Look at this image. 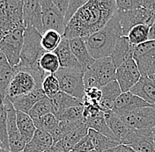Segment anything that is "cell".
I'll list each match as a JSON object with an SVG mask.
<instances>
[{"label":"cell","mask_w":155,"mask_h":152,"mask_svg":"<svg viewBox=\"0 0 155 152\" xmlns=\"http://www.w3.org/2000/svg\"><path fill=\"white\" fill-rule=\"evenodd\" d=\"M116 11V0H88L68 23L63 37L87 38L103 28Z\"/></svg>","instance_id":"6da1fadb"},{"label":"cell","mask_w":155,"mask_h":152,"mask_svg":"<svg viewBox=\"0 0 155 152\" xmlns=\"http://www.w3.org/2000/svg\"><path fill=\"white\" fill-rule=\"evenodd\" d=\"M122 36H124L123 31L116 11L103 28L84 40L90 55L98 60L111 57L116 43Z\"/></svg>","instance_id":"7a4b0ae2"},{"label":"cell","mask_w":155,"mask_h":152,"mask_svg":"<svg viewBox=\"0 0 155 152\" xmlns=\"http://www.w3.org/2000/svg\"><path fill=\"white\" fill-rule=\"evenodd\" d=\"M41 37L42 34H41L36 29L32 27L25 29L20 63L16 67L32 72L37 78L39 83L42 86L44 78L48 75L39 65L41 57L46 53L41 46Z\"/></svg>","instance_id":"3957f363"},{"label":"cell","mask_w":155,"mask_h":152,"mask_svg":"<svg viewBox=\"0 0 155 152\" xmlns=\"http://www.w3.org/2000/svg\"><path fill=\"white\" fill-rule=\"evenodd\" d=\"M62 92L84 102L86 87L84 85V70L82 69H63L55 74Z\"/></svg>","instance_id":"277c9868"},{"label":"cell","mask_w":155,"mask_h":152,"mask_svg":"<svg viewBox=\"0 0 155 152\" xmlns=\"http://www.w3.org/2000/svg\"><path fill=\"white\" fill-rule=\"evenodd\" d=\"M14 75L10 82L5 99L12 101L14 99L27 95L33 91L41 88L35 75L28 70L14 67Z\"/></svg>","instance_id":"5b68a950"},{"label":"cell","mask_w":155,"mask_h":152,"mask_svg":"<svg viewBox=\"0 0 155 152\" xmlns=\"http://www.w3.org/2000/svg\"><path fill=\"white\" fill-rule=\"evenodd\" d=\"M117 15L124 36H128L136 26L145 25L151 27L155 22V11L145 7L132 11H117Z\"/></svg>","instance_id":"8992f818"},{"label":"cell","mask_w":155,"mask_h":152,"mask_svg":"<svg viewBox=\"0 0 155 152\" xmlns=\"http://www.w3.org/2000/svg\"><path fill=\"white\" fill-rule=\"evenodd\" d=\"M133 59L141 76L155 80V40L137 46Z\"/></svg>","instance_id":"52a82bcc"},{"label":"cell","mask_w":155,"mask_h":152,"mask_svg":"<svg viewBox=\"0 0 155 152\" xmlns=\"http://www.w3.org/2000/svg\"><path fill=\"white\" fill-rule=\"evenodd\" d=\"M25 29V27H19L11 31L0 42V49L4 52L12 68L18 66L20 63Z\"/></svg>","instance_id":"ba28073f"},{"label":"cell","mask_w":155,"mask_h":152,"mask_svg":"<svg viewBox=\"0 0 155 152\" xmlns=\"http://www.w3.org/2000/svg\"><path fill=\"white\" fill-rule=\"evenodd\" d=\"M121 118L130 129H153L155 128V107L137 108Z\"/></svg>","instance_id":"9c48e42d"},{"label":"cell","mask_w":155,"mask_h":152,"mask_svg":"<svg viewBox=\"0 0 155 152\" xmlns=\"http://www.w3.org/2000/svg\"><path fill=\"white\" fill-rule=\"evenodd\" d=\"M42 11V25L44 33L48 30H54L64 36L66 24L64 16L56 7L52 0H40Z\"/></svg>","instance_id":"30bf717a"},{"label":"cell","mask_w":155,"mask_h":152,"mask_svg":"<svg viewBox=\"0 0 155 152\" xmlns=\"http://www.w3.org/2000/svg\"><path fill=\"white\" fill-rule=\"evenodd\" d=\"M121 144L129 146L137 152H155L153 129H130Z\"/></svg>","instance_id":"8fae6325"},{"label":"cell","mask_w":155,"mask_h":152,"mask_svg":"<svg viewBox=\"0 0 155 152\" xmlns=\"http://www.w3.org/2000/svg\"><path fill=\"white\" fill-rule=\"evenodd\" d=\"M6 105L8 112V123H7V134L9 141V150L11 152H22L25 149L26 142L19 133L17 126V112L12 104V102L5 99L3 101Z\"/></svg>","instance_id":"7c38bea8"},{"label":"cell","mask_w":155,"mask_h":152,"mask_svg":"<svg viewBox=\"0 0 155 152\" xmlns=\"http://www.w3.org/2000/svg\"><path fill=\"white\" fill-rule=\"evenodd\" d=\"M142 77L134 59H130L116 69V80L122 92H130Z\"/></svg>","instance_id":"4fadbf2b"},{"label":"cell","mask_w":155,"mask_h":152,"mask_svg":"<svg viewBox=\"0 0 155 152\" xmlns=\"http://www.w3.org/2000/svg\"><path fill=\"white\" fill-rule=\"evenodd\" d=\"M23 22L25 28L36 29L41 34H44L42 25V11L40 0H24Z\"/></svg>","instance_id":"5bb4252c"},{"label":"cell","mask_w":155,"mask_h":152,"mask_svg":"<svg viewBox=\"0 0 155 152\" xmlns=\"http://www.w3.org/2000/svg\"><path fill=\"white\" fill-rule=\"evenodd\" d=\"M152 106L145 100L137 96L132 94L130 92H123L116 99L113 112L119 116H123L127 113L137 108Z\"/></svg>","instance_id":"9a60e30c"},{"label":"cell","mask_w":155,"mask_h":152,"mask_svg":"<svg viewBox=\"0 0 155 152\" xmlns=\"http://www.w3.org/2000/svg\"><path fill=\"white\" fill-rule=\"evenodd\" d=\"M91 69L94 71L101 88L116 80V68L110 57L95 60L94 63L91 66Z\"/></svg>","instance_id":"2e32d148"},{"label":"cell","mask_w":155,"mask_h":152,"mask_svg":"<svg viewBox=\"0 0 155 152\" xmlns=\"http://www.w3.org/2000/svg\"><path fill=\"white\" fill-rule=\"evenodd\" d=\"M135 46L130 43L127 36H122L116 43L111 58L116 69L130 59H133Z\"/></svg>","instance_id":"e0dca14e"},{"label":"cell","mask_w":155,"mask_h":152,"mask_svg":"<svg viewBox=\"0 0 155 152\" xmlns=\"http://www.w3.org/2000/svg\"><path fill=\"white\" fill-rule=\"evenodd\" d=\"M70 46L73 55L75 56L79 65L84 71L91 68V66L94 63L95 59H94L90 55L84 39H70Z\"/></svg>","instance_id":"ac0fdd59"},{"label":"cell","mask_w":155,"mask_h":152,"mask_svg":"<svg viewBox=\"0 0 155 152\" xmlns=\"http://www.w3.org/2000/svg\"><path fill=\"white\" fill-rule=\"evenodd\" d=\"M54 53L58 56L61 68H63V69H82L71 49L69 39L63 37L61 43L59 44L58 48L54 51Z\"/></svg>","instance_id":"d6986e66"},{"label":"cell","mask_w":155,"mask_h":152,"mask_svg":"<svg viewBox=\"0 0 155 152\" xmlns=\"http://www.w3.org/2000/svg\"><path fill=\"white\" fill-rule=\"evenodd\" d=\"M130 92L155 107V80L142 76Z\"/></svg>","instance_id":"ffe728a7"},{"label":"cell","mask_w":155,"mask_h":152,"mask_svg":"<svg viewBox=\"0 0 155 152\" xmlns=\"http://www.w3.org/2000/svg\"><path fill=\"white\" fill-rule=\"evenodd\" d=\"M101 90L102 92L101 99L100 102L101 110L102 112L113 110L116 99L123 93L119 84L116 80H115L108 83L106 86H102Z\"/></svg>","instance_id":"44dd1931"},{"label":"cell","mask_w":155,"mask_h":152,"mask_svg":"<svg viewBox=\"0 0 155 152\" xmlns=\"http://www.w3.org/2000/svg\"><path fill=\"white\" fill-rule=\"evenodd\" d=\"M54 145L51 134L37 129L30 142L26 144L24 152H45Z\"/></svg>","instance_id":"7402d4cb"},{"label":"cell","mask_w":155,"mask_h":152,"mask_svg":"<svg viewBox=\"0 0 155 152\" xmlns=\"http://www.w3.org/2000/svg\"><path fill=\"white\" fill-rule=\"evenodd\" d=\"M47 96L43 92L42 88H39L28 94L21 96L19 98L14 99L12 100V104L13 105L16 111L22 112L25 114H28L29 111L33 108V106L41 99L46 98Z\"/></svg>","instance_id":"603a6c76"},{"label":"cell","mask_w":155,"mask_h":152,"mask_svg":"<svg viewBox=\"0 0 155 152\" xmlns=\"http://www.w3.org/2000/svg\"><path fill=\"white\" fill-rule=\"evenodd\" d=\"M50 101L52 104V114L57 118H58V116L64 111H65L70 107L84 105V104L76 98L69 95L62 91H60L58 94L50 98Z\"/></svg>","instance_id":"cb8c5ba5"},{"label":"cell","mask_w":155,"mask_h":152,"mask_svg":"<svg viewBox=\"0 0 155 152\" xmlns=\"http://www.w3.org/2000/svg\"><path fill=\"white\" fill-rule=\"evenodd\" d=\"M103 115H104V118L106 120L108 128L112 131L113 134L116 136L117 141L121 143L122 140L127 135V134L129 133L130 128L124 122L121 116L115 114L113 110L103 112Z\"/></svg>","instance_id":"d4e9b609"},{"label":"cell","mask_w":155,"mask_h":152,"mask_svg":"<svg viewBox=\"0 0 155 152\" xmlns=\"http://www.w3.org/2000/svg\"><path fill=\"white\" fill-rule=\"evenodd\" d=\"M6 14L11 23L15 28L25 27L23 22V4L22 0H7Z\"/></svg>","instance_id":"484cf974"},{"label":"cell","mask_w":155,"mask_h":152,"mask_svg":"<svg viewBox=\"0 0 155 152\" xmlns=\"http://www.w3.org/2000/svg\"><path fill=\"white\" fill-rule=\"evenodd\" d=\"M17 112V126L19 130V133L26 143L30 142L33 138L35 131L37 130L35 121L28 115V114H25L22 112Z\"/></svg>","instance_id":"4316f807"},{"label":"cell","mask_w":155,"mask_h":152,"mask_svg":"<svg viewBox=\"0 0 155 152\" xmlns=\"http://www.w3.org/2000/svg\"><path fill=\"white\" fill-rule=\"evenodd\" d=\"M87 135L92 140L94 150L97 152H102L104 150H109L111 148L117 147L121 144L119 142L112 140V139L107 137L105 135H103L102 134L99 133L95 130L92 129V128H89Z\"/></svg>","instance_id":"83f0119b"},{"label":"cell","mask_w":155,"mask_h":152,"mask_svg":"<svg viewBox=\"0 0 155 152\" xmlns=\"http://www.w3.org/2000/svg\"><path fill=\"white\" fill-rule=\"evenodd\" d=\"M88 130H89L88 126L86 124V122H83L78 128H76L74 130H72L71 133L68 134L60 142L66 150L71 151L78 143H79L84 137L87 136L88 134Z\"/></svg>","instance_id":"f1b7e54d"},{"label":"cell","mask_w":155,"mask_h":152,"mask_svg":"<svg viewBox=\"0 0 155 152\" xmlns=\"http://www.w3.org/2000/svg\"><path fill=\"white\" fill-rule=\"evenodd\" d=\"M85 122L88 126L89 128H92V129L95 130V131L99 132V133L102 134L103 135H105V136L112 139V140L117 141L116 136L113 134L112 131L110 130V128H108V126L107 124L106 120H105L104 115H103V112H101L95 118L88 120V121H85Z\"/></svg>","instance_id":"f546056e"},{"label":"cell","mask_w":155,"mask_h":152,"mask_svg":"<svg viewBox=\"0 0 155 152\" xmlns=\"http://www.w3.org/2000/svg\"><path fill=\"white\" fill-rule=\"evenodd\" d=\"M39 65L47 75L56 74L61 68L58 56L54 52H46L41 57Z\"/></svg>","instance_id":"4dcf8cb0"},{"label":"cell","mask_w":155,"mask_h":152,"mask_svg":"<svg viewBox=\"0 0 155 152\" xmlns=\"http://www.w3.org/2000/svg\"><path fill=\"white\" fill-rule=\"evenodd\" d=\"M150 27L145 25H138L131 29L128 34V39L135 47L149 40Z\"/></svg>","instance_id":"1f68e13d"},{"label":"cell","mask_w":155,"mask_h":152,"mask_svg":"<svg viewBox=\"0 0 155 152\" xmlns=\"http://www.w3.org/2000/svg\"><path fill=\"white\" fill-rule=\"evenodd\" d=\"M63 36L54 30L46 31L41 37V46L46 52H54L62 41Z\"/></svg>","instance_id":"d6a6232c"},{"label":"cell","mask_w":155,"mask_h":152,"mask_svg":"<svg viewBox=\"0 0 155 152\" xmlns=\"http://www.w3.org/2000/svg\"><path fill=\"white\" fill-rule=\"evenodd\" d=\"M52 113V104L50 99L46 97L38 101L29 111L28 115L33 119L34 121H37L41 117L46 114Z\"/></svg>","instance_id":"836d02e7"},{"label":"cell","mask_w":155,"mask_h":152,"mask_svg":"<svg viewBox=\"0 0 155 152\" xmlns=\"http://www.w3.org/2000/svg\"><path fill=\"white\" fill-rule=\"evenodd\" d=\"M7 123H8V112H7L6 105L2 101L0 104V141L5 149L9 150Z\"/></svg>","instance_id":"e575fe53"},{"label":"cell","mask_w":155,"mask_h":152,"mask_svg":"<svg viewBox=\"0 0 155 152\" xmlns=\"http://www.w3.org/2000/svg\"><path fill=\"white\" fill-rule=\"evenodd\" d=\"M35 124L37 129L50 134L58 127L59 121L54 114L50 113L41 117L37 121H35Z\"/></svg>","instance_id":"d590c367"},{"label":"cell","mask_w":155,"mask_h":152,"mask_svg":"<svg viewBox=\"0 0 155 152\" xmlns=\"http://www.w3.org/2000/svg\"><path fill=\"white\" fill-rule=\"evenodd\" d=\"M84 105L70 107L58 116L59 121H84Z\"/></svg>","instance_id":"8d00e7d4"},{"label":"cell","mask_w":155,"mask_h":152,"mask_svg":"<svg viewBox=\"0 0 155 152\" xmlns=\"http://www.w3.org/2000/svg\"><path fill=\"white\" fill-rule=\"evenodd\" d=\"M41 88H42L43 92H45L46 96L49 99L56 94H58V92L61 91L59 81H58V77L56 76L55 74L48 75L44 78V80L42 82Z\"/></svg>","instance_id":"74e56055"},{"label":"cell","mask_w":155,"mask_h":152,"mask_svg":"<svg viewBox=\"0 0 155 152\" xmlns=\"http://www.w3.org/2000/svg\"><path fill=\"white\" fill-rule=\"evenodd\" d=\"M14 68L11 67L0 71V99L4 101L7 96L10 82L14 75Z\"/></svg>","instance_id":"f35d334b"},{"label":"cell","mask_w":155,"mask_h":152,"mask_svg":"<svg viewBox=\"0 0 155 152\" xmlns=\"http://www.w3.org/2000/svg\"><path fill=\"white\" fill-rule=\"evenodd\" d=\"M102 92L101 88H88L86 89L85 99L83 104L93 105L100 106V102L101 99Z\"/></svg>","instance_id":"ab89813d"},{"label":"cell","mask_w":155,"mask_h":152,"mask_svg":"<svg viewBox=\"0 0 155 152\" xmlns=\"http://www.w3.org/2000/svg\"><path fill=\"white\" fill-rule=\"evenodd\" d=\"M117 11H132L144 6V0H116Z\"/></svg>","instance_id":"60d3db41"},{"label":"cell","mask_w":155,"mask_h":152,"mask_svg":"<svg viewBox=\"0 0 155 152\" xmlns=\"http://www.w3.org/2000/svg\"><path fill=\"white\" fill-rule=\"evenodd\" d=\"M87 2H88V0H70L69 8H68L66 14L64 15V21H65L66 26L71 21V19L73 18V16L76 14L78 11L84 5H86Z\"/></svg>","instance_id":"b9f144b4"},{"label":"cell","mask_w":155,"mask_h":152,"mask_svg":"<svg viewBox=\"0 0 155 152\" xmlns=\"http://www.w3.org/2000/svg\"><path fill=\"white\" fill-rule=\"evenodd\" d=\"M84 85H85L86 89L101 88L96 75L91 68L87 69L84 71Z\"/></svg>","instance_id":"7bdbcfd3"},{"label":"cell","mask_w":155,"mask_h":152,"mask_svg":"<svg viewBox=\"0 0 155 152\" xmlns=\"http://www.w3.org/2000/svg\"><path fill=\"white\" fill-rule=\"evenodd\" d=\"M94 150V144L90 137L87 135L79 143H78L71 152H90Z\"/></svg>","instance_id":"ee69618b"},{"label":"cell","mask_w":155,"mask_h":152,"mask_svg":"<svg viewBox=\"0 0 155 152\" xmlns=\"http://www.w3.org/2000/svg\"><path fill=\"white\" fill-rule=\"evenodd\" d=\"M102 111L101 110L100 106L93 105H84V121H87L88 120L94 119L97 117Z\"/></svg>","instance_id":"f6af8a7d"},{"label":"cell","mask_w":155,"mask_h":152,"mask_svg":"<svg viewBox=\"0 0 155 152\" xmlns=\"http://www.w3.org/2000/svg\"><path fill=\"white\" fill-rule=\"evenodd\" d=\"M56 7L58 8L60 12L64 16L67 12V10L69 8L70 5V0H52Z\"/></svg>","instance_id":"bcb514c9"},{"label":"cell","mask_w":155,"mask_h":152,"mask_svg":"<svg viewBox=\"0 0 155 152\" xmlns=\"http://www.w3.org/2000/svg\"><path fill=\"white\" fill-rule=\"evenodd\" d=\"M9 62L7 60V58L5 57V55L4 54V52L0 49V71L5 70V69H7V68H11Z\"/></svg>","instance_id":"7dc6e473"},{"label":"cell","mask_w":155,"mask_h":152,"mask_svg":"<svg viewBox=\"0 0 155 152\" xmlns=\"http://www.w3.org/2000/svg\"><path fill=\"white\" fill-rule=\"evenodd\" d=\"M52 149H53L54 152H71L70 150H66V149L63 146V144L61 143V142H58V143H55V144L52 146Z\"/></svg>","instance_id":"c3c4849f"},{"label":"cell","mask_w":155,"mask_h":152,"mask_svg":"<svg viewBox=\"0 0 155 152\" xmlns=\"http://www.w3.org/2000/svg\"><path fill=\"white\" fill-rule=\"evenodd\" d=\"M155 40V22L153 25L150 27V34H149V40Z\"/></svg>","instance_id":"681fc988"},{"label":"cell","mask_w":155,"mask_h":152,"mask_svg":"<svg viewBox=\"0 0 155 152\" xmlns=\"http://www.w3.org/2000/svg\"><path fill=\"white\" fill-rule=\"evenodd\" d=\"M102 152H122V147H121V144L117 147H115V148H111L109 150H104Z\"/></svg>","instance_id":"f907efd6"},{"label":"cell","mask_w":155,"mask_h":152,"mask_svg":"<svg viewBox=\"0 0 155 152\" xmlns=\"http://www.w3.org/2000/svg\"><path fill=\"white\" fill-rule=\"evenodd\" d=\"M121 147H122V152H137L132 148H130L129 146H126V145L121 144Z\"/></svg>","instance_id":"816d5d0a"},{"label":"cell","mask_w":155,"mask_h":152,"mask_svg":"<svg viewBox=\"0 0 155 152\" xmlns=\"http://www.w3.org/2000/svg\"><path fill=\"white\" fill-rule=\"evenodd\" d=\"M6 34H6L5 31H3L2 29H0V42L3 40V39L6 36Z\"/></svg>","instance_id":"f5cc1de1"},{"label":"cell","mask_w":155,"mask_h":152,"mask_svg":"<svg viewBox=\"0 0 155 152\" xmlns=\"http://www.w3.org/2000/svg\"><path fill=\"white\" fill-rule=\"evenodd\" d=\"M0 152H11L9 150H6V149H3V148H1L0 149Z\"/></svg>","instance_id":"db71d44e"},{"label":"cell","mask_w":155,"mask_h":152,"mask_svg":"<svg viewBox=\"0 0 155 152\" xmlns=\"http://www.w3.org/2000/svg\"><path fill=\"white\" fill-rule=\"evenodd\" d=\"M153 140H154V145H155V128H153Z\"/></svg>","instance_id":"11a10c76"},{"label":"cell","mask_w":155,"mask_h":152,"mask_svg":"<svg viewBox=\"0 0 155 152\" xmlns=\"http://www.w3.org/2000/svg\"><path fill=\"white\" fill-rule=\"evenodd\" d=\"M45 152H54V150H53V149H52V147L49 149V150H46Z\"/></svg>","instance_id":"9f6ffc18"},{"label":"cell","mask_w":155,"mask_h":152,"mask_svg":"<svg viewBox=\"0 0 155 152\" xmlns=\"http://www.w3.org/2000/svg\"><path fill=\"white\" fill-rule=\"evenodd\" d=\"M1 148L5 149V148H4V146H3V144H2V143H1V141H0V149H1Z\"/></svg>","instance_id":"6f0895ef"},{"label":"cell","mask_w":155,"mask_h":152,"mask_svg":"<svg viewBox=\"0 0 155 152\" xmlns=\"http://www.w3.org/2000/svg\"><path fill=\"white\" fill-rule=\"evenodd\" d=\"M90 152H97L95 150H92V151H90Z\"/></svg>","instance_id":"680465c9"},{"label":"cell","mask_w":155,"mask_h":152,"mask_svg":"<svg viewBox=\"0 0 155 152\" xmlns=\"http://www.w3.org/2000/svg\"><path fill=\"white\" fill-rule=\"evenodd\" d=\"M1 102H2V100H1V99H0V104H1Z\"/></svg>","instance_id":"91938a15"},{"label":"cell","mask_w":155,"mask_h":152,"mask_svg":"<svg viewBox=\"0 0 155 152\" xmlns=\"http://www.w3.org/2000/svg\"><path fill=\"white\" fill-rule=\"evenodd\" d=\"M22 152H24V151H22Z\"/></svg>","instance_id":"94428289"}]
</instances>
